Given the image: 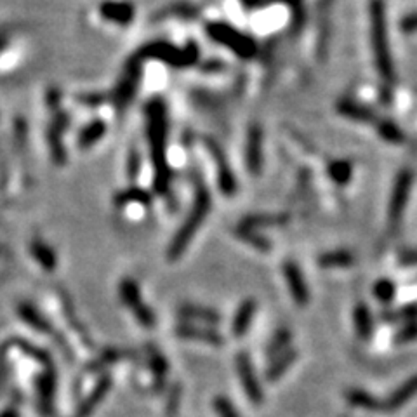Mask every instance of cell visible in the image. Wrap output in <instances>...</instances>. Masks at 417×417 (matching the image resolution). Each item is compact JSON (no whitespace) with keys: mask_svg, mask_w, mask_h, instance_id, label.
Segmentation results:
<instances>
[{"mask_svg":"<svg viewBox=\"0 0 417 417\" xmlns=\"http://www.w3.org/2000/svg\"><path fill=\"white\" fill-rule=\"evenodd\" d=\"M167 110L160 99H153L147 106V136L150 147L151 164L155 170V190L167 192L170 183L169 164H167Z\"/></svg>","mask_w":417,"mask_h":417,"instance_id":"6da1fadb","label":"cell"},{"mask_svg":"<svg viewBox=\"0 0 417 417\" xmlns=\"http://www.w3.org/2000/svg\"><path fill=\"white\" fill-rule=\"evenodd\" d=\"M211 193L209 190L203 186V184H197V192H195V200H193L192 211L184 219V225L177 229L176 237L173 238L169 245V251H167V257L170 261L179 260L184 254L186 247L190 245L192 238L195 237V233L200 229L202 223L205 221V218L211 212Z\"/></svg>","mask_w":417,"mask_h":417,"instance_id":"7a4b0ae2","label":"cell"},{"mask_svg":"<svg viewBox=\"0 0 417 417\" xmlns=\"http://www.w3.org/2000/svg\"><path fill=\"white\" fill-rule=\"evenodd\" d=\"M370 37H372L374 58H376L379 75L386 82H391L393 80V61H391L390 42H388L383 0H372V4H370Z\"/></svg>","mask_w":417,"mask_h":417,"instance_id":"3957f363","label":"cell"},{"mask_svg":"<svg viewBox=\"0 0 417 417\" xmlns=\"http://www.w3.org/2000/svg\"><path fill=\"white\" fill-rule=\"evenodd\" d=\"M138 60H158L176 68L192 66L199 60V49L193 44H188L184 49H177L176 45L167 42H151L144 45L138 53Z\"/></svg>","mask_w":417,"mask_h":417,"instance_id":"277c9868","label":"cell"},{"mask_svg":"<svg viewBox=\"0 0 417 417\" xmlns=\"http://www.w3.org/2000/svg\"><path fill=\"white\" fill-rule=\"evenodd\" d=\"M207 35L212 40L218 42V44L228 47L237 56L244 58V60H251L257 53L256 42L245 34H242V31L235 30L233 27L226 25V23H211V25H207Z\"/></svg>","mask_w":417,"mask_h":417,"instance_id":"5b68a950","label":"cell"},{"mask_svg":"<svg viewBox=\"0 0 417 417\" xmlns=\"http://www.w3.org/2000/svg\"><path fill=\"white\" fill-rule=\"evenodd\" d=\"M118 296H121L122 303L131 309L139 325H143L147 329L155 327V323H157L155 313L143 303L141 289H139V286L132 278H124L122 280L121 286H118Z\"/></svg>","mask_w":417,"mask_h":417,"instance_id":"8992f818","label":"cell"},{"mask_svg":"<svg viewBox=\"0 0 417 417\" xmlns=\"http://www.w3.org/2000/svg\"><path fill=\"white\" fill-rule=\"evenodd\" d=\"M139 79H141V60L132 58L127 63V66H125V72L122 75L121 82L113 90V103H115V106L118 110H124L132 101L136 89H138Z\"/></svg>","mask_w":417,"mask_h":417,"instance_id":"52a82bcc","label":"cell"},{"mask_svg":"<svg viewBox=\"0 0 417 417\" xmlns=\"http://www.w3.org/2000/svg\"><path fill=\"white\" fill-rule=\"evenodd\" d=\"M235 367H237L238 377H240L242 388H244L245 395L251 400L254 405H261L264 400L263 390H261V384L256 377V370H254V365H252L251 357L247 353H238L235 358Z\"/></svg>","mask_w":417,"mask_h":417,"instance_id":"ba28073f","label":"cell"},{"mask_svg":"<svg viewBox=\"0 0 417 417\" xmlns=\"http://www.w3.org/2000/svg\"><path fill=\"white\" fill-rule=\"evenodd\" d=\"M412 173L410 170H403L399 174L395 181V186H393V192H391V200H390V223L391 226H396L402 219L403 212H405V205L409 202L410 188H412Z\"/></svg>","mask_w":417,"mask_h":417,"instance_id":"9c48e42d","label":"cell"},{"mask_svg":"<svg viewBox=\"0 0 417 417\" xmlns=\"http://www.w3.org/2000/svg\"><path fill=\"white\" fill-rule=\"evenodd\" d=\"M205 147L207 150H209V153H211V157L214 158L216 170H218L219 188H221V192H225L226 195H233L235 190H237V181H235L233 173L229 169L228 160H226V157L223 155L221 148H219L212 139H205Z\"/></svg>","mask_w":417,"mask_h":417,"instance_id":"30bf717a","label":"cell"},{"mask_svg":"<svg viewBox=\"0 0 417 417\" xmlns=\"http://www.w3.org/2000/svg\"><path fill=\"white\" fill-rule=\"evenodd\" d=\"M283 277H286L287 287L290 290V296L296 301V305L306 306L309 303V289L305 277L301 273L299 266L292 261H287L283 264Z\"/></svg>","mask_w":417,"mask_h":417,"instance_id":"8fae6325","label":"cell"},{"mask_svg":"<svg viewBox=\"0 0 417 417\" xmlns=\"http://www.w3.org/2000/svg\"><path fill=\"white\" fill-rule=\"evenodd\" d=\"M245 160H247L249 173H261V167H263V131H261L260 125H252L249 129Z\"/></svg>","mask_w":417,"mask_h":417,"instance_id":"7c38bea8","label":"cell"},{"mask_svg":"<svg viewBox=\"0 0 417 417\" xmlns=\"http://www.w3.org/2000/svg\"><path fill=\"white\" fill-rule=\"evenodd\" d=\"M37 395H38V405L40 410L45 414L53 412V402L54 395H56V372L54 368L47 367L44 372L38 376L37 381Z\"/></svg>","mask_w":417,"mask_h":417,"instance_id":"4fadbf2b","label":"cell"},{"mask_svg":"<svg viewBox=\"0 0 417 417\" xmlns=\"http://www.w3.org/2000/svg\"><path fill=\"white\" fill-rule=\"evenodd\" d=\"M176 336L181 339L209 342V344H214V346H221L223 342H225L221 334H218V332L212 331V329L200 327V325H195V323H184V325H179V327L176 329Z\"/></svg>","mask_w":417,"mask_h":417,"instance_id":"5bb4252c","label":"cell"},{"mask_svg":"<svg viewBox=\"0 0 417 417\" xmlns=\"http://www.w3.org/2000/svg\"><path fill=\"white\" fill-rule=\"evenodd\" d=\"M256 309L257 306L254 299H247L242 303L240 308L235 313L233 323H231V332H233L235 338H244L247 334L249 327L252 325V320H254V315H256Z\"/></svg>","mask_w":417,"mask_h":417,"instance_id":"9a60e30c","label":"cell"},{"mask_svg":"<svg viewBox=\"0 0 417 417\" xmlns=\"http://www.w3.org/2000/svg\"><path fill=\"white\" fill-rule=\"evenodd\" d=\"M99 12L103 18L117 25H129L134 18V8L129 2H105L99 8Z\"/></svg>","mask_w":417,"mask_h":417,"instance_id":"2e32d148","label":"cell"},{"mask_svg":"<svg viewBox=\"0 0 417 417\" xmlns=\"http://www.w3.org/2000/svg\"><path fill=\"white\" fill-rule=\"evenodd\" d=\"M66 122L68 121L64 115H58V117L54 118L53 124H51L49 132H47L51 155H53V158L56 164H63L64 162V148H63V143H61V132H63V129L66 127Z\"/></svg>","mask_w":417,"mask_h":417,"instance_id":"e0dca14e","label":"cell"},{"mask_svg":"<svg viewBox=\"0 0 417 417\" xmlns=\"http://www.w3.org/2000/svg\"><path fill=\"white\" fill-rule=\"evenodd\" d=\"M179 315L188 322H200V323H209V325H216L219 323L221 316L218 312L211 308H203L199 305H183L179 308Z\"/></svg>","mask_w":417,"mask_h":417,"instance_id":"ac0fdd59","label":"cell"},{"mask_svg":"<svg viewBox=\"0 0 417 417\" xmlns=\"http://www.w3.org/2000/svg\"><path fill=\"white\" fill-rule=\"evenodd\" d=\"M30 251H31V256L35 257V261H37L45 271L56 270L58 268L56 252H54L49 245L45 244V242L35 238V240H31L30 244Z\"/></svg>","mask_w":417,"mask_h":417,"instance_id":"d6986e66","label":"cell"},{"mask_svg":"<svg viewBox=\"0 0 417 417\" xmlns=\"http://www.w3.org/2000/svg\"><path fill=\"white\" fill-rule=\"evenodd\" d=\"M297 358V351L292 350V348H289L287 351H283L282 355H278V357L273 358V362H271V365L268 367V381H278L280 377L283 376V374L289 370V367H292V364L296 362Z\"/></svg>","mask_w":417,"mask_h":417,"instance_id":"ffe728a7","label":"cell"},{"mask_svg":"<svg viewBox=\"0 0 417 417\" xmlns=\"http://www.w3.org/2000/svg\"><path fill=\"white\" fill-rule=\"evenodd\" d=\"M110 384H112V383H110L108 377H103V379L98 383V386L94 388V391H92V393H90V395L86 399V402L80 405L77 417H87V416H89V414L99 405V402H101V400L106 396V393H108V390H110Z\"/></svg>","mask_w":417,"mask_h":417,"instance_id":"44dd1931","label":"cell"},{"mask_svg":"<svg viewBox=\"0 0 417 417\" xmlns=\"http://www.w3.org/2000/svg\"><path fill=\"white\" fill-rule=\"evenodd\" d=\"M18 313H19V316L25 320V323H28V325L34 327L35 331L44 332V334H51V332H53L51 323L47 322V320L40 315V312H37V309H35L31 305H21L19 306Z\"/></svg>","mask_w":417,"mask_h":417,"instance_id":"7402d4cb","label":"cell"},{"mask_svg":"<svg viewBox=\"0 0 417 417\" xmlns=\"http://www.w3.org/2000/svg\"><path fill=\"white\" fill-rule=\"evenodd\" d=\"M338 110L341 115H344V117H348V118H353V121H358V122L374 121L372 112H368L365 106L358 105V103L351 101V99H342V101H339Z\"/></svg>","mask_w":417,"mask_h":417,"instance_id":"603a6c76","label":"cell"},{"mask_svg":"<svg viewBox=\"0 0 417 417\" xmlns=\"http://www.w3.org/2000/svg\"><path fill=\"white\" fill-rule=\"evenodd\" d=\"M148 360H150V367L151 370H153L155 381H157V388H162L166 384L167 372H169V364H167V360L164 358V355L158 350H155V348L148 350Z\"/></svg>","mask_w":417,"mask_h":417,"instance_id":"cb8c5ba5","label":"cell"},{"mask_svg":"<svg viewBox=\"0 0 417 417\" xmlns=\"http://www.w3.org/2000/svg\"><path fill=\"white\" fill-rule=\"evenodd\" d=\"M106 125L103 121H94L90 122L87 127H84L79 134V144L82 148H90L92 144H96L99 139L105 136Z\"/></svg>","mask_w":417,"mask_h":417,"instance_id":"d4e9b609","label":"cell"},{"mask_svg":"<svg viewBox=\"0 0 417 417\" xmlns=\"http://www.w3.org/2000/svg\"><path fill=\"white\" fill-rule=\"evenodd\" d=\"M289 221V216L287 214H260V216H251V218L245 219V223L242 225V228L249 229H256L263 228V226H282Z\"/></svg>","mask_w":417,"mask_h":417,"instance_id":"484cf974","label":"cell"},{"mask_svg":"<svg viewBox=\"0 0 417 417\" xmlns=\"http://www.w3.org/2000/svg\"><path fill=\"white\" fill-rule=\"evenodd\" d=\"M353 264V256L346 251L325 252L318 257V266L322 268H348Z\"/></svg>","mask_w":417,"mask_h":417,"instance_id":"4316f807","label":"cell"},{"mask_svg":"<svg viewBox=\"0 0 417 417\" xmlns=\"http://www.w3.org/2000/svg\"><path fill=\"white\" fill-rule=\"evenodd\" d=\"M290 341H292V334H290L289 329H278L273 338H271V341L268 342V357L275 358L278 355H282L283 351L289 350Z\"/></svg>","mask_w":417,"mask_h":417,"instance_id":"83f0119b","label":"cell"},{"mask_svg":"<svg viewBox=\"0 0 417 417\" xmlns=\"http://www.w3.org/2000/svg\"><path fill=\"white\" fill-rule=\"evenodd\" d=\"M351 170H353V167H351V164L348 160L332 162L331 167H329V174H331L332 181H336L338 184L350 183Z\"/></svg>","mask_w":417,"mask_h":417,"instance_id":"f1b7e54d","label":"cell"},{"mask_svg":"<svg viewBox=\"0 0 417 417\" xmlns=\"http://www.w3.org/2000/svg\"><path fill=\"white\" fill-rule=\"evenodd\" d=\"M355 327H357L360 338H368L370 336L372 322H370V313H368L365 305H358V308L355 309Z\"/></svg>","mask_w":417,"mask_h":417,"instance_id":"f546056e","label":"cell"},{"mask_svg":"<svg viewBox=\"0 0 417 417\" xmlns=\"http://www.w3.org/2000/svg\"><path fill=\"white\" fill-rule=\"evenodd\" d=\"M129 202L148 203V202H150V195H148L147 192H143V190L131 188V190H127V192H122V193H118V195H117V199H115V203H117L118 207H122V205H127Z\"/></svg>","mask_w":417,"mask_h":417,"instance_id":"4dcf8cb0","label":"cell"},{"mask_svg":"<svg viewBox=\"0 0 417 417\" xmlns=\"http://www.w3.org/2000/svg\"><path fill=\"white\" fill-rule=\"evenodd\" d=\"M195 14H197V8L181 2V4L170 5V8L164 9L158 18H173V16H176V18H193Z\"/></svg>","mask_w":417,"mask_h":417,"instance_id":"1f68e13d","label":"cell"},{"mask_svg":"<svg viewBox=\"0 0 417 417\" xmlns=\"http://www.w3.org/2000/svg\"><path fill=\"white\" fill-rule=\"evenodd\" d=\"M238 235H240V237H238V238H242V240H244V242L251 244L252 247L260 249V251H263V252L270 251V242H268L264 237H257L256 231H254V229L240 228Z\"/></svg>","mask_w":417,"mask_h":417,"instance_id":"d6a6232c","label":"cell"},{"mask_svg":"<svg viewBox=\"0 0 417 417\" xmlns=\"http://www.w3.org/2000/svg\"><path fill=\"white\" fill-rule=\"evenodd\" d=\"M377 131H379V134L383 136L386 141H390V143H402L403 141L402 131H400L393 122H379Z\"/></svg>","mask_w":417,"mask_h":417,"instance_id":"836d02e7","label":"cell"},{"mask_svg":"<svg viewBox=\"0 0 417 417\" xmlns=\"http://www.w3.org/2000/svg\"><path fill=\"white\" fill-rule=\"evenodd\" d=\"M214 410L216 414H218V417H240L238 410L235 409L233 403L229 402L226 396H216Z\"/></svg>","mask_w":417,"mask_h":417,"instance_id":"e575fe53","label":"cell"},{"mask_svg":"<svg viewBox=\"0 0 417 417\" xmlns=\"http://www.w3.org/2000/svg\"><path fill=\"white\" fill-rule=\"evenodd\" d=\"M374 294L377 296V299L391 301L393 296H395V287H393L391 282H388V280H381V282H377L376 287H374Z\"/></svg>","mask_w":417,"mask_h":417,"instance_id":"d590c367","label":"cell"},{"mask_svg":"<svg viewBox=\"0 0 417 417\" xmlns=\"http://www.w3.org/2000/svg\"><path fill=\"white\" fill-rule=\"evenodd\" d=\"M277 2H283L286 5H289L294 14L296 27H299L301 23L305 21V5H303V0H277Z\"/></svg>","mask_w":417,"mask_h":417,"instance_id":"8d00e7d4","label":"cell"},{"mask_svg":"<svg viewBox=\"0 0 417 417\" xmlns=\"http://www.w3.org/2000/svg\"><path fill=\"white\" fill-rule=\"evenodd\" d=\"M402 31H405V34L417 31V14H410L402 19Z\"/></svg>","mask_w":417,"mask_h":417,"instance_id":"74e56055","label":"cell"},{"mask_svg":"<svg viewBox=\"0 0 417 417\" xmlns=\"http://www.w3.org/2000/svg\"><path fill=\"white\" fill-rule=\"evenodd\" d=\"M138 170H139V157L136 153H132L131 160H129V176H131V179H134Z\"/></svg>","mask_w":417,"mask_h":417,"instance_id":"f35d334b","label":"cell"},{"mask_svg":"<svg viewBox=\"0 0 417 417\" xmlns=\"http://www.w3.org/2000/svg\"><path fill=\"white\" fill-rule=\"evenodd\" d=\"M244 2V5L247 9H252V8H257L260 4H263V0H242Z\"/></svg>","mask_w":417,"mask_h":417,"instance_id":"ab89813d","label":"cell"},{"mask_svg":"<svg viewBox=\"0 0 417 417\" xmlns=\"http://www.w3.org/2000/svg\"><path fill=\"white\" fill-rule=\"evenodd\" d=\"M0 417H19V412H18V409H8V410H4V412L0 414Z\"/></svg>","mask_w":417,"mask_h":417,"instance_id":"60d3db41","label":"cell"}]
</instances>
